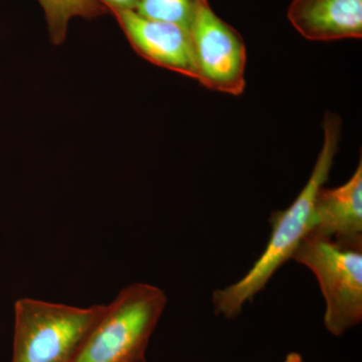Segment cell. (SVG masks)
Instances as JSON below:
<instances>
[{
    "label": "cell",
    "instance_id": "1",
    "mask_svg": "<svg viewBox=\"0 0 362 362\" xmlns=\"http://www.w3.org/2000/svg\"><path fill=\"white\" fill-rule=\"evenodd\" d=\"M341 119L337 114H325L322 148L310 177L291 206L272 214L270 239L246 275L238 282L213 293L211 301L216 315L226 319L239 316L245 305L265 289L276 272L292 259L297 247L310 233L314 204L317 195L329 178L341 137Z\"/></svg>",
    "mask_w": 362,
    "mask_h": 362
},
{
    "label": "cell",
    "instance_id": "12",
    "mask_svg": "<svg viewBox=\"0 0 362 362\" xmlns=\"http://www.w3.org/2000/svg\"><path fill=\"white\" fill-rule=\"evenodd\" d=\"M285 362H304L300 354L296 352H292V354H288L286 357Z\"/></svg>",
    "mask_w": 362,
    "mask_h": 362
},
{
    "label": "cell",
    "instance_id": "3",
    "mask_svg": "<svg viewBox=\"0 0 362 362\" xmlns=\"http://www.w3.org/2000/svg\"><path fill=\"white\" fill-rule=\"evenodd\" d=\"M104 307L83 308L30 298L18 300L11 362H71Z\"/></svg>",
    "mask_w": 362,
    "mask_h": 362
},
{
    "label": "cell",
    "instance_id": "7",
    "mask_svg": "<svg viewBox=\"0 0 362 362\" xmlns=\"http://www.w3.org/2000/svg\"><path fill=\"white\" fill-rule=\"evenodd\" d=\"M309 235L362 247V161L346 182L317 195Z\"/></svg>",
    "mask_w": 362,
    "mask_h": 362
},
{
    "label": "cell",
    "instance_id": "2",
    "mask_svg": "<svg viewBox=\"0 0 362 362\" xmlns=\"http://www.w3.org/2000/svg\"><path fill=\"white\" fill-rule=\"evenodd\" d=\"M168 304L165 292L134 283L119 292L71 362H146L150 338Z\"/></svg>",
    "mask_w": 362,
    "mask_h": 362
},
{
    "label": "cell",
    "instance_id": "5",
    "mask_svg": "<svg viewBox=\"0 0 362 362\" xmlns=\"http://www.w3.org/2000/svg\"><path fill=\"white\" fill-rule=\"evenodd\" d=\"M197 81L207 89L240 96L246 88L247 49L242 35L199 0L189 28Z\"/></svg>",
    "mask_w": 362,
    "mask_h": 362
},
{
    "label": "cell",
    "instance_id": "4",
    "mask_svg": "<svg viewBox=\"0 0 362 362\" xmlns=\"http://www.w3.org/2000/svg\"><path fill=\"white\" fill-rule=\"evenodd\" d=\"M293 261L313 273L325 301L324 325L341 337L362 321V247L308 235Z\"/></svg>",
    "mask_w": 362,
    "mask_h": 362
},
{
    "label": "cell",
    "instance_id": "10",
    "mask_svg": "<svg viewBox=\"0 0 362 362\" xmlns=\"http://www.w3.org/2000/svg\"><path fill=\"white\" fill-rule=\"evenodd\" d=\"M199 0H140L136 13L148 20L173 23L189 30Z\"/></svg>",
    "mask_w": 362,
    "mask_h": 362
},
{
    "label": "cell",
    "instance_id": "11",
    "mask_svg": "<svg viewBox=\"0 0 362 362\" xmlns=\"http://www.w3.org/2000/svg\"><path fill=\"white\" fill-rule=\"evenodd\" d=\"M104 4L109 11H134L140 0H98Z\"/></svg>",
    "mask_w": 362,
    "mask_h": 362
},
{
    "label": "cell",
    "instance_id": "6",
    "mask_svg": "<svg viewBox=\"0 0 362 362\" xmlns=\"http://www.w3.org/2000/svg\"><path fill=\"white\" fill-rule=\"evenodd\" d=\"M131 45L154 65L197 80L189 30L173 23L143 18L134 11H113Z\"/></svg>",
    "mask_w": 362,
    "mask_h": 362
},
{
    "label": "cell",
    "instance_id": "8",
    "mask_svg": "<svg viewBox=\"0 0 362 362\" xmlns=\"http://www.w3.org/2000/svg\"><path fill=\"white\" fill-rule=\"evenodd\" d=\"M288 20L314 42L362 37V0H292Z\"/></svg>",
    "mask_w": 362,
    "mask_h": 362
},
{
    "label": "cell",
    "instance_id": "9",
    "mask_svg": "<svg viewBox=\"0 0 362 362\" xmlns=\"http://www.w3.org/2000/svg\"><path fill=\"white\" fill-rule=\"evenodd\" d=\"M39 2L44 9L49 39L56 45L65 42L71 18L78 16L93 20L110 13L98 0H39Z\"/></svg>",
    "mask_w": 362,
    "mask_h": 362
}]
</instances>
